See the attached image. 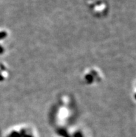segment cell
Instances as JSON below:
<instances>
[{
    "label": "cell",
    "instance_id": "obj_1",
    "mask_svg": "<svg viewBox=\"0 0 136 137\" xmlns=\"http://www.w3.org/2000/svg\"><path fill=\"white\" fill-rule=\"evenodd\" d=\"M76 102L72 97L63 95L58 99L51 109L49 117L54 125H65L74 117L77 112Z\"/></svg>",
    "mask_w": 136,
    "mask_h": 137
},
{
    "label": "cell",
    "instance_id": "obj_2",
    "mask_svg": "<svg viewBox=\"0 0 136 137\" xmlns=\"http://www.w3.org/2000/svg\"><path fill=\"white\" fill-rule=\"evenodd\" d=\"M104 79V75L99 69L90 68L86 69L82 75V81L87 86L101 83Z\"/></svg>",
    "mask_w": 136,
    "mask_h": 137
}]
</instances>
